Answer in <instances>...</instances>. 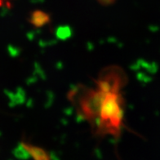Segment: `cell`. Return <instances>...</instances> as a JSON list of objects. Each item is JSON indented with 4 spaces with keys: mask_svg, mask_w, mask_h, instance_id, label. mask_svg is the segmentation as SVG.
I'll return each instance as SVG.
<instances>
[{
    "mask_svg": "<svg viewBox=\"0 0 160 160\" xmlns=\"http://www.w3.org/2000/svg\"><path fill=\"white\" fill-rule=\"evenodd\" d=\"M22 147L34 160H51L48 154L42 148L29 143H22Z\"/></svg>",
    "mask_w": 160,
    "mask_h": 160,
    "instance_id": "7a4b0ae2",
    "label": "cell"
},
{
    "mask_svg": "<svg viewBox=\"0 0 160 160\" xmlns=\"http://www.w3.org/2000/svg\"><path fill=\"white\" fill-rule=\"evenodd\" d=\"M126 82L124 71L114 65L101 72L94 87L78 85L70 91V101L97 137L121 135L124 127L122 89Z\"/></svg>",
    "mask_w": 160,
    "mask_h": 160,
    "instance_id": "6da1fadb",
    "label": "cell"
},
{
    "mask_svg": "<svg viewBox=\"0 0 160 160\" xmlns=\"http://www.w3.org/2000/svg\"><path fill=\"white\" fill-rule=\"evenodd\" d=\"M97 1L102 5H110L113 4L116 0H97Z\"/></svg>",
    "mask_w": 160,
    "mask_h": 160,
    "instance_id": "277c9868",
    "label": "cell"
},
{
    "mask_svg": "<svg viewBox=\"0 0 160 160\" xmlns=\"http://www.w3.org/2000/svg\"><path fill=\"white\" fill-rule=\"evenodd\" d=\"M32 24L36 26H41V25H44L47 23V21L49 20L48 16L47 15L46 13L41 11L38 12H34L32 14Z\"/></svg>",
    "mask_w": 160,
    "mask_h": 160,
    "instance_id": "3957f363",
    "label": "cell"
}]
</instances>
